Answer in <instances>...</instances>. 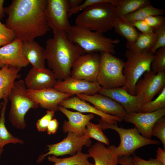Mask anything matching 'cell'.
<instances>
[{
	"mask_svg": "<svg viewBox=\"0 0 165 165\" xmlns=\"http://www.w3.org/2000/svg\"><path fill=\"white\" fill-rule=\"evenodd\" d=\"M47 0H13L4 8L5 25L23 42L34 40L50 30L46 16Z\"/></svg>",
	"mask_w": 165,
	"mask_h": 165,
	"instance_id": "1",
	"label": "cell"
},
{
	"mask_svg": "<svg viewBox=\"0 0 165 165\" xmlns=\"http://www.w3.org/2000/svg\"><path fill=\"white\" fill-rule=\"evenodd\" d=\"M45 56L48 65L57 79L71 76L72 66L81 55L86 53L78 45L70 41L66 33L54 34L46 42Z\"/></svg>",
	"mask_w": 165,
	"mask_h": 165,
	"instance_id": "2",
	"label": "cell"
},
{
	"mask_svg": "<svg viewBox=\"0 0 165 165\" xmlns=\"http://www.w3.org/2000/svg\"><path fill=\"white\" fill-rule=\"evenodd\" d=\"M118 0H99L85 8L77 17L76 24L103 33L111 30L118 18L115 7Z\"/></svg>",
	"mask_w": 165,
	"mask_h": 165,
	"instance_id": "3",
	"label": "cell"
},
{
	"mask_svg": "<svg viewBox=\"0 0 165 165\" xmlns=\"http://www.w3.org/2000/svg\"><path fill=\"white\" fill-rule=\"evenodd\" d=\"M68 39L79 46L86 53L100 52L116 53L115 45L120 41L105 36L102 33L75 25L66 33Z\"/></svg>",
	"mask_w": 165,
	"mask_h": 165,
	"instance_id": "4",
	"label": "cell"
},
{
	"mask_svg": "<svg viewBox=\"0 0 165 165\" xmlns=\"http://www.w3.org/2000/svg\"><path fill=\"white\" fill-rule=\"evenodd\" d=\"M27 89L23 80L15 81L8 98L11 103L9 120L13 126L20 130L26 127L24 117L27 112L39 106L27 95Z\"/></svg>",
	"mask_w": 165,
	"mask_h": 165,
	"instance_id": "5",
	"label": "cell"
},
{
	"mask_svg": "<svg viewBox=\"0 0 165 165\" xmlns=\"http://www.w3.org/2000/svg\"><path fill=\"white\" fill-rule=\"evenodd\" d=\"M125 55L127 58L123 70L126 81L125 86L130 94L135 95L136 83L145 72L151 70V65L154 54L127 49Z\"/></svg>",
	"mask_w": 165,
	"mask_h": 165,
	"instance_id": "6",
	"label": "cell"
},
{
	"mask_svg": "<svg viewBox=\"0 0 165 165\" xmlns=\"http://www.w3.org/2000/svg\"><path fill=\"white\" fill-rule=\"evenodd\" d=\"M98 124L103 130L111 129L116 131L120 138L119 145L116 147V152L119 157L130 156L138 148L145 145H159L157 140L148 139L142 136L135 127L130 129L119 127L117 123L109 124L101 119H98Z\"/></svg>",
	"mask_w": 165,
	"mask_h": 165,
	"instance_id": "7",
	"label": "cell"
},
{
	"mask_svg": "<svg viewBox=\"0 0 165 165\" xmlns=\"http://www.w3.org/2000/svg\"><path fill=\"white\" fill-rule=\"evenodd\" d=\"M101 63L97 82L102 88H114L125 86L123 70L125 62L108 53H100Z\"/></svg>",
	"mask_w": 165,
	"mask_h": 165,
	"instance_id": "8",
	"label": "cell"
},
{
	"mask_svg": "<svg viewBox=\"0 0 165 165\" xmlns=\"http://www.w3.org/2000/svg\"><path fill=\"white\" fill-rule=\"evenodd\" d=\"M90 138L88 135L81 136L75 133L68 132L66 137L60 142L46 145L48 152L40 155L37 163L42 162L46 156L50 155L57 157L66 155H74L81 151L83 146L88 147L90 146Z\"/></svg>",
	"mask_w": 165,
	"mask_h": 165,
	"instance_id": "9",
	"label": "cell"
},
{
	"mask_svg": "<svg viewBox=\"0 0 165 165\" xmlns=\"http://www.w3.org/2000/svg\"><path fill=\"white\" fill-rule=\"evenodd\" d=\"M67 0H48L46 13L49 26L53 34L66 33L72 26L68 20Z\"/></svg>",
	"mask_w": 165,
	"mask_h": 165,
	"instance_id": "10",
	"label": "cell"
},
{
	"mask_svg": "<svg viewBox=\"0 0 165 165\" xmlns=\"http://www.w3.org/2000/svg\"><path fill=\"white\" fill-rule=\"evenodd\" d=\"M100 63V54L93 53L82 54L74 63L71 76L76 79L97 82Z\"/></svg>",
	"mask_w": 165,
	"mask_h": 165,
	"instance_id": "11",
	"label": "cell"
},
{
	"mask_svg": "<svg viewBox=\"0 0 165 165\" xmlns=\"http://www.w3.org/2000/svg\"><path fill=\"white\" fill-rule=\"evenodd\" d=\"M143 75L136 83L135 93L144 96L145 106L165 87V72L157 73L151 70Z\"/></svg>",
	"mask_w": 165,
	"mask_h": 165,
	"instance_id": "12",
	"label": "cell"
},
{
	"mask_svg": "<svg viewBox=\"0 0 165 165\" xmlns=\"http://www.w3.org/2000/svg\"><path fill=\"white\" fill-rule=\"evenodd\" d=\"M99 93L119 103L126 113L142 112L145 106L143 95H131L125 86L111 89L101 88Z\"/></svg>",
	"mask_w": 165,
	"mask_h": 165,
	"instance_id": "13",
	"label": "cell"
},
{
	"mask_svg": "<svg viewBox=\"0 0 165 165\" xmlns=\"http://www.w3.org/2000/svg\"><path fill=\"white\" fill-rule=\"evenodd\" d=\"M165 115V108L148 112L126 113L123 120L135 126L144 137L151 139L152 128L156 122Z\"/></svg>",
	"mask_w": 165,
	"mask_h": 165,
	"instance_id": "14",
	"label": "cell"
},
{
	"mask_svg": "<svg viewBox=\"0 0 165 165\" xmlns=\"http://www.w3.org/2000/svg\"><path fill=\"white\" fill-rule=\"evenodd\" d=\"M53 88L72 96L81 94L93 95L99 93L102 87L97 82H91L70 76L64 80L57 79Z\"/></svg>",
	"mask_w": 165,
	"mask_h": 165,
	"instance_id": "15",
	"label": "cell"
},
{
	"mask_svg": "<svg viewBox=\"0 0 165 165\" xmlns=\"http://www.w3.org/2000/svg\"><path fill=\"white\" fill-rule=\"evenodd\" d=\"M27 95L42 108L56 112L59 104L63 100L72 96L60 92L53 88L38 90L27 89Z\"/></svg>",
	"mask_w": 165,
	"mask_h": 165,
	"instance_id": "16",
	"label": "cell"
},
{
	"mask_svg": "<svg viewBox=\"0 0 165 165\" xmlns=\"http://www.w3.org/2000/svg\"><path fill=\"white\" fill-rule=\"evenodd\" d=\"M80 99L89 102L98 110L106 114L116 116L123 120L126 114L123 107L112 99L99 93L93 95H76Z\"/></svg>",
	"mask_w": 165,
	"mask_h": 165,
	"instance_id": "17",
	"label": "cell"
},
{
	"mask_svg": "<svg viewBox=\"0 0 165 165\" xmlns=\"http://www.w3.org/2000/svg\"><path fill=\"white\" fill-rule=\"evenodd\" d=\"M23 43L21 40L16 38L0 47V68L6 65L22 68L29 64L22 53Z\"/></svg>",
	"mask_w": 165,
	"mask_h": 165,
	"instance_id": "18",
	"label": "cell"
},
{
	"mask_svg": "<svg viewBox=\"0 0 165 165\" xmlns=\"http://www.w3.org/2000/svg\"><path fill=\"white\" fill-rule=\"evenodd\" d=\"M58 110L63 113L68 120L64 121L63 131L64 133L72 132L81 136L87 135L86 127L94 117L93 114L84 115L79 112H73L59 105Z\"/></svg>",
	"mask_w": 165,
	"mask_h": 165,
	"instance_id": "19",
	"label": "cell"
},
{
	"mask_svg": "<svg viewBox=\"0 0 165 165\" xmlns=\"http://www.w3.org/2000/svg\"><path fill=\"white\" fill-rule=\"evenodd\" d=\"M55 74L50 69L46 68L40 69L32 67L24 81L28 89L38 90L53 88L57 80Z\"/></svg>",
	"mask_w": 165,
	"mask_h": 165,
	"instance_id": "20",
	"label": "cell"
},
{
	"mask_svg": "<svg viewBox=\"0 0 165 165\" xmlns=\"http://www.w3.org/2000/svg\"><path fill=\"white\" fill-rule=\"evenodd\" d=\"M59 105L67 109H72L80 112H87L99 116L102 120L109 124L120 122L122 120L114 116L104 113L91 105L86 101L76 96L70 97L63 100Z\"/></svg>",
	"mask_w": 165,
	"mask_h": 165,
	"instance_id": "21",
	"label": "cell"
},
{
	"mask_svg": "<svg viewBox=\"0 0 165 165\" xmlns=\"http://www.w3.org/2000/svg\"><path fill=\"white\" fill-rule=\"evenodd\" d=\"M116 146L111 145L106 147L97 142L88 149V154L94 161V165H118L119 156L116 152Z\"/></svg>",
	"mask_w": 165,
	"mask_h": 165,
	"instance_id": "22",
	"label": "cell"
},
{
	"mask_svg": "<svg viewBox=\"0 0 165 165\" xmlns=\"http://www.w3.org/2000/svg\"><path fill=\"white\" fill-rule=\"evenodd\" d=\"M23 55L32 67L37 69L45 68V49L34 40L23 42L22 47Z\"/></svg>",
	"mask_w": 165,
	"mask_h": 165,
	"instance_id": "23",
	"label": "cell"
},
{
	"mask_svg": "<svg viewBox=\"0 0 165 165\" xmlns=\"http://www.w3.org/2000/svg\"><path fill=\"white\" fill-rule=\"evenodd\" d=\"M21 69L6 65L0 69V109L1 100L8 98L15 80L20 76L18 73Z\"/></svg>",
	"mask_w": 165,
	"mask_h": 165,
	"instance_id": "24",
	"label": "cell"
},
{
	"mask_svg": "<svg viewBox=\"0 0 165 165\" xmlns=\"http://www.w3.org/2000/svg\"><path fill=\"white\" fill-rule=\"evenodd\" d=\"M113 28L116 33L127 39L126 44L133 43L140 33L124 17L118 18Z\"/></svg>",
	"mask_w": 165,
	"mask_h": 165,
	"instance_id": "25",
	"label": "cell"
},
{
	"mask_svg": "<svg viewBox=\"0 0 165 165\" xmlns=\"http://www.w3.org/2000/svg\"><path fill=\"white\" fill-rule=\"evenodd\" d=\"M8 99L4 100L1 109L0 116V147L6 145L24 143V141L12 135L7 130L5 124V115Z\"/></svg>",
	"mask_w": 165,
	"mask_h": 165,
	"instance_id": "26",
	"label": "cell"
},
{
	"mask_svg": "<svg viewBox=\"0 0 165 165\" xmlns=\"http://www.w3.org/2000/svg\"><path fill=\"white\" fill-rule=\"evenodd\" d=\"M90 157L89 154L84 153L80 151L74 155L62 158H58L53 155L49 156L47 160L54 163L53 165H94L89 161Z\"/></svg>",
	"mask_w": 165,
	"mask_h": 165,
	"instance_id": "27",
	"label": "cell"
},
{
	"mask_svg": "<svg viewBox=\"0 0 165 165\" xmlns=\"http://www.w3.org/2000/svg\"><path fill=\"white\" fill-rule=\"evenodd\" d=\"M150 3L149 0H119L116 6L118 17H124Z\"/></svg>",
	"mask_w": 165,
	"mask_h": 165,
	"instance_id": "28",
	"label": "cell"
},
{
	"mask_svg": "<svg viewBox=\"0 0 165 165\" xmlns=\"http://www.w3.org/2000/svg\"><path fill=\"white\" fill-rule=\"evenodd\" d=\"M156 39L155 33L152 35L140 32L133 44H126L127 49L138 52H149L153 46Z\"/></svg>",
	"mask_w": 165,
	"mask_h": 165,
	"instance_id": "29",
	"label": "cell"
},
{
	"mask_svg": "<svg viewBox=\"0 0 165 165\" xmlns=\"http://www.w3.org/2000/svg\"><path fill=\"white\" fill-rule=\"evenodd\" d=\"M165 12L164 10L155 7L150 4L123 17L130 23H131L144 20L150 16L162 15L164 14Z\"/></svg>",
	"mask_w": 165,
	"mask_h": 165,
	"instance_id": "30",
	"label": "cell"
},
{
	"mask_svg": "<svg viewBox=\"0 0 165 165\" xmlns=\"http://www.w3.org/2000/svg\"><path fill=\"white\" fill-rule=\"evenodd\" d=\"M86 128L87 135L90 138H93L107 145H109L108 139L98 124H94L90 122L87 124Z\"/></svg>",
	"mask_w": 165,
	"mask_h": 165,
	"instance_id": "31",
	"label": "cell"
},
{
	"mask_svg": "<svg viewBox=\"0 0 165 165\" xmlns=\"http://www.w3.org/2000/svg\"><path fill=\"white\" fill-rule=\"evenodd\" d=\"M151 69L156 73L165 72V47H162L154 53Z\"/></svg>",
	"mask_w": 165,
	"mask_h": 165,
	"instance_id": "32",
	"label": "cell"
},
{
	"mask_svg": "<svg viewBox=\"0 0 165 165\" xmlns=\"http://www.w3.org/2000/svg\"><path fill=\"white\" fill-rule=\"evenodd\" d=\"M164 108H165V87L156 98L144 106L142 112H151Z\"/></svg>",
	"mask_w": 165,
	"mask_h": 165,
	"instance_id": "33",
	"label": "cell"
},
{
	"mask_svg": "<svg viewBox=\"0 0 165 165\" xmlns=\"http://www.w3.org/2000/svg\"><path fill=\"white\" fill-rule=\"evenodd\" d=\"M152 136L158 138L162 142L163 149L165 148V117L158 120L153 126L152 130Z\"/></svg>",
	"mask_w": 165,
	"mask_h": 165,
	"instance_id": "34",
	"label": "cell"
},
{
	"mask_svg": "<svg viewBox=\"0 0 165 165\" xmlns=\"http://www.w3.org/2000/svg\"><path fill=\"white\" fill-rule=\"evenodd\" d=\"M154 32L156 39L152 48L149 52L154 54L159 49L165 47V24L163 25Z\"/></svg>",
	"mask_w": 165,
	"mask_h": 165,
	"instance_id": "35",
	"label": "cell"
},
{
	"mask_svg": "<svg viewBox=\"0 0 165 165\" xmlns=\"http://www.w3.org/2000/svg\"><path fill=\"white\" fill-rule=\"evenodd\" d=\"M16 38L13 32L5 25L0 24V47L12 42Z\"/></svg>",
	"mask_w": 165,
	"mask_h": 165,
	"instance_id": "36",
	"label": "cell"
},
{
	"mask_svg": "<svg viewBox=\"0 0 165 165\" xmlns=\"http://www.w3.org/2000/svg\"><path fill=\"white\" fill-rule=\"evenodd\" d=\"M55 112L48 110L46 114L38 119L36 124L37 128L39 132H44L46 130L50 121L53 119Z\"/></svg>",
	"mask_w": 165,
	"mask_h": 165,
	"instance_id": "37",
	"label": "cell"
},
{
	"mask_svg": "<svg viewBox=\"0 0 165 165\" xmlns=\"http://www.w3.org/2000/svg\"><path fill=\"white\" fill-rule=\"evenodd\" d=\"M154 32L165 24V18L162 15L148 16L144 20Z\"/></svg>",
	"mask_w": 165,
	"mask_h": 165,
	"instance_id": "38",
	"label": "cell"
},
{
	"mask_svg": "<svg viewBox=\"0 0 165 165\" xmlns=\"http://www.w3.org/2000/svg\"><path fill=\"white\" fill-rule=\"evenodd\" d=\"M132 159L134 165H164L156 159L145 160L134 154Z\"/></svg>",
	"mask_w": 165,
	"mask_h": 165,
	"instance_id": "39",
	"label": "cell"
},
{
	"mask_svg": "<svg viewBox=\"0 0 165 165\" xmlns=\"http://www.w3.org/2000/svg\"><path fill=\"white\" fill-rule=\"evenodd\" d=\"M130 23L142 33L152 35L154 33L151 28L144 20L135 21Z\"/></svg>",
	"mask_w": 165,
	"mask_h": 165,
	"instance_id": "40",
	"label": "cell"
},
{
	"mask_svg": "<svg viewBox=\"0 0 165 165\" xmlns=\"http://www.w3.org/2000/svg\"><path fill=\"white\" fill-rule=\"evenodd\" d=\"M59 123L56 119H53L49 123L46 129L48 134H55L58 127Z\"/></svg>",
	"mask_w": 165,
	"mask_h": 165,
	"instance_id": "41",
	"label": "cell"
},
{
	"mask_svg": "<svg viewBox=\"0 0 165 165\" xmlns=\"http://www.w3.org/2000/svg\"><path fill=\"white\" fill-rule=\"evenodd\" d=\"M118 163L121 165H134L132 157L130 156L119 157Z\"/></svg>",
	"mask_w": 165,
	"mask_h": 165,
	"instance_id": "42",
	"label": "cell"
},
{
	"mask_svg": "<svg viewBox=\"0 0 165 165\" xmlns=\"http://www.w3.org/2000/svg\"><path fill=\"white\" fill-rule=\"evenodd\" d=\"M157 160L165 165V149L160 147L157 148L156 151V158Z\"/></svg>",
	"mask_w": 165,
	"mask_h": 165,
	"instance_id": "43",
	"label": "cell"
},
{
	"mask_svg": "<svg viewBox=\"0 0 165 165\" xmlns=\"http://www.w3.org/2000/svg\"><path fill=\"white\" fill-rule=\"evenodd\" d=\"M69 9L75 8L81 5L83 0H67Z\"/></svg>",
	"mask_w": 165,
	"mask_h": 165,
	"instance_id": "44",
	"label": "cell"
},
{
	"mask_svg": "<svg viewBox=\"0 0 165 165\" xmlns=\"http://www.w3.org/2000/svg\"><path fill=\"white\" fill-rule=\"evenodd\" d=\"M4 0H0V19H2L5 16L4 8L3 7Z\"/></svg>",
	"mask_w": 165,
	"mask_h": 165,
	"instance_id": "45",
	"label": "cell"
},
{
	"mask_svg": "<svg viewBox=\"0 0 165 165\" xmlns=\"http://www.w3.org/2000/svg\"><path fill=\"white\" fill-rule=\"evenodd\" d=\"M3 150L4 149L3 148L0 147V158H1L2 153L3 152Z\"/></svg>",
	"mask_w": 165,
	"mask_h": 165,
	"instance_id": "46",
	"label": "cell"
},
{
	"mask_svg": "<svg viewBox=\"0 0 165 165\" xmlns=\"http://www.w3.org/2000/svg\"><path fill=\"white\" fill-rule=\"evenodd\" d=\"M2 23H1V22H0V24H1Z\"/></svg>",
	"mask_w": 165,
	"mask_h": 165,
	"instance_id": "47",
	"label": "cell"
}]
</instances>
